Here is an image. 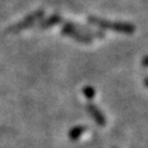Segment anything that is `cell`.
I'll list each match as a JSON object with an SVG mask.
<instances>
[{"label": "cell", "instance_id": "1", "mask_svg": "<svg viewBox=\"0 0 148 148\" xmlns=\"http://www.w3.org/2000/svg\"><path fill=\"white\" fill-rule=\"evenodd\" d=\"M89 22L97 27H100L102 30H111L117 33L124 34H133L135 31V27L130 23H122V22H112L104 19H100L97 16H89Z\"/></svg>", "mask_w": 148, "mask_h": 148}, {"label": "cell", "instance_id": "2", "mask_svg": "<svg viewBox=\"0 0 148 148\" xmlns=\"http://www.w3.org/2000/svg\"><path fill=\"white\" fill-rule=\"evenodd\" d=\"M85 31H88L85 27H80L73 23H65L63 27V34L75 38L80 43H90L92 41V37L85 34Z\"/></svg>", "mask_w": 148, "mask_h": 148}, {"label": "cell", "instance_id": "3", "mask_svg": "<svg viewBox=\"0 0 148 148\" xmlns=\"http://www.w3.org/2000/svg\"><path fill=\"white\" fill-rule=\"evenodd\" d=\"M43 14H44V11L43 10H38L34 13H31L30 16H27L25 19H23L22 21H20L19 23H16L14 25H12L11 27H9V31L10 32H20L27 27H30L31 25H33L35 22L40 21L42 19Z\"/></svg>", "mask_w": 148, "mask_h": 148}, {"label": "cell", "instance_id": "4", "mask_svg": "<svg viewBox=\"0 0 148 148\" xmlns=\"http://www.w3.org/2000/svg\"><path fill=\"white\" fill-rule=\"evenodd\" d=\"M62 22V16H58V14H54V16H51L48 19H45L43 21L38 22V27L41 30H45V29H48V27H52L56 24H58Z\"/></svg>", "mask_w": 148, "mask_h": 148}, {"label": "cell", "instance_id": "5", "mask_svg": "<svg viewBox=\"0 0 148 148\" xmlns=\"http://www.w3.org/2000/svg\"><path fill=\"white\" fill-rule=\"evenodd\" d=\"M87 108H88V111L90 112V114L95 117V120L98 122L99 124H102V125H103V124L106 123V121H104V116H103V115H102V113L98 110V108H97V106H95L93 104H92V106L90 104V106H88Z\"/></svg>", "mask_w": 148, "mask_h": 148}, {"label": "cell", "instance_id": "6", "mask_svg": "<svg viewBox=\"0 0 148 148\" xmlns=\"http://www.w3.org/2000/svg\"><path fill=\"white\" fill-rule=\"evenodd\" d=\"M85 131V127H75L74 130L70 132V138L71 139H77V138L80 136V134Z\"/></svg>", "mask_w": 148, "mask_h": 148}, {"label": "cell", "instance_id": "7", "mask_svg": "<svg viewBox=\"0 0 148 148\" xmlns=\"http://www.w3.org/2000/svg\"><path fill=\"white\" fill-rule=\"evenodd\" d=\"M84 93H85V95L88 99H92L95 97V90H93V88H91V87H87L84 90Z\"/></svg>", "mask_w": 148, "mask_h": 148}, {"label": "cell", "instance_id": "8", "mask_svg": "<svg viewBox=\"0 0 148 148\" xmlns=\"http://www.w3.org/2000/svg\"><path fill=\"white\" fill-rule=\"evenodd\" d=\"M146 85H147V86H148V79H147V80H146Z\"/></svg>", "mask_w": 148, "mask_h": 148}]
</instances>
